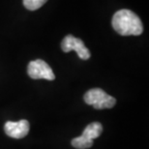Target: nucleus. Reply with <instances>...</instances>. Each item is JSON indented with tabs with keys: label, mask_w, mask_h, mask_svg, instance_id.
Instances as JSON below:
<instances>
[{
	"label": "nucleus",
	"mask_w": 149,
	"mask_h": 149,
	"mask_svg": "<svg viewBox=\"0 0 149 149\" xmlns=\"http://www.w3.org/2000/svg\"><path fill=\"white\" fill-rule=\"evenodd\" d=\"M61 49L64 52H70L74 50L79 57L82 60H87L90 58L91 53L89 49L84 46L83 42L79 38L74 37L73 35H67L61 43Z\"/></svg>",
	"instance_id": "4"
},
{
	"label": "nucleus",
	"mask_w": 149,
	"mask_h": 149,
	"mask_svg": "<svg viewBox=\"0 0 149 149\" xmlns=\"http://www.w3.org/2000/svg\"><path fill=\"white\" fill-rule=\"evenodd\" d=\"M27 74L33 79H44L47 80H53L55 79V76L49 65L41 59L29 62L27 67Z\"/></svg>",
	"instance_id": "3"
},
{
	"label": "nucleus",
	"mask_w": 149,
	"mask_h": 149,
	"mask_svg": "<svg viewBox=\"0 0 149 149\" xmlns=\"http://www.w3.org/2000/svg\"><path fill=\"white\" fill-rule=\"evenodd\" d=\"M111 24L113 29L122 36H139L143 31L141 19L128 9H122L113 15Z\"/></svg>",
	"instance_id": "1"
},
{
	"label": "nucleus",
	"mask_w": 149,
	"mask_h": 149,
	"mask_svg": "<svg viewBox=\"0 0 149 149\" xmlns=\"http://www.w3.org/2000/svg\"><path fill=\"white\" fill-rule=\"evenodd\" d=\"M47 0H23V5L29 11H35L40 9Z\"/></svg>",
	"instance_id": "8"
},
{
	"label": "nucleus",
	"mask_w": 149,
	"mask_h": 149,
	"mask_svg": "<svg viewBox=\"0 0 149 149\" xmlns=\"http://www.w3.org/2000/svg\"><path fill=\"white\" fill-rule=\"evenodd\" d=\"M30 129L29 122L25 119L17 122L8 121L5 123L4 130L6 135L13 139H22L27 135Z\"/></svg>",
	"instance_id": "5"
},
{
	"label": "nucleus",
	"mask_w": 149,
	"mask_h": 149,
	"mask_svg": "<svg viewBox=\"0 0 149 149\" xmlns=\"http://www.w3.org/2000/svg\"><path fill=\"white\" fill-rule=\"evenodd\" d=\"M72 145L77 149H87L93 145V141L81 135L80 136H77V138L72 139Z\"/></svg>",
	"instance_id": "7"
},
{
	"label": "nucleus",
	"mask_w": 149,
	"mask_h": 149,
	"mask_svg": "<svg viewBox=\"0 0 149 149\" xmlns=\"http://www.w3.org/2000/svg\"><path fill=\"white\" fill-rule=\"evenodd\" d=\"M83 99L87 105L93 106L96 109H111L116 104L115 98L107 94L101 88H93L88 90L85 93Z\"/></svg>",
	"instance_id": "2"
},
{
	"label": "nucleus",
	"mask_w": 149,
	"mask_h": 149,
	"mask_svg": "<svg viewBox=\"0 0 149 149\" xmlns=\"http://www.w3.org/2000/svg\"><path fill=\"white\" fill-rule=\"evenodd\" d=\"M102 132H103L102 124L99 123V122H93V123L89 124L88 126H86V128L82 133V136L91 139V141H93L94 139L99 138Z\"/></svg>",
	"instance_id": "6"
}]
</instances>
